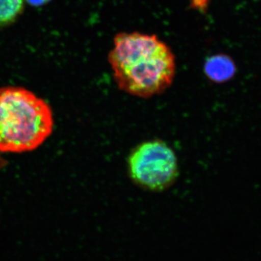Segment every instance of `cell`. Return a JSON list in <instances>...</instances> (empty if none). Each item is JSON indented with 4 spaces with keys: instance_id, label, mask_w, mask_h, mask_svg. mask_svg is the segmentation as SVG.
Here are the masks:
<instances>
[{
    "instance_id": "cell-4",
    "label": "cell",
    "mask_w": 261,
    "mask_h": 261,
    "mask_svg": "<svg viewBox=\"0 0 261 261\" xmlns=\"http://www.w3.org/2000/svg\"><path fill=\"white\" fill-rule=\"evenodd\" d=\"M204 72L212 82L224 83L236 74L237 66L231 57L224 54L216 55L206 60Z\"/></svg>"
},
{
    "instance_id": "cell-2",
    "label": "cell",
    "mask_w": 261,
    "mask_h": 261,
    "mask_svg": "<svg viewBox=\"0 0 261 261\" xmlns=\"http://www.w3.org/2000/svg\"><path fill=\"white\" fill-rule=\"evenodd\" d=\"M54 126L49 104L20 87L0 88V152H30L42 145Z\"/></svg>"
},
{
    "instance_id": "cell-3",
    "label": "cell",
    "mask_w": 261,
    "mask_h": 261,
    "mask_svg": "<svg viewBox=\"0 0 261 261\" xmlns=\"http://www.w3.org/2000/svg\"><path fill=\"white\" fill-rule=\"evenodd\" d=\"M127 170L130 180L140 188L149 192H163L177 180V157L164 141H145L130 152Z\"/></svg>"
},
{
    "instance_id": "cell-5",
    "label": "cell",
    "mask_w": 261,
    "mask_h": 261,
    "mask_svg": "<svg viewBox=\"0 0 261 261\" xmlns=\"http://www.w3.org/2000/svg\"><path fill=\"white\" fill-rule=\"evenodd\" d=\"M23 8L24 0H0V27L15 21Z\"/></svg>"
},
{
    "instance_id": "cell-1",
    "label": "cell",
    "mask_w": 261,
    "mask_h": 261,
    "mask_svg": "<svg viewBox=\"0 0 261 261\" xmlns=\"http://www.w3.org/2000/svg\"><path fill=\"white\" fill-rule=\"evenodd\" d=\"M109 62L118 87L138 97L163 93L172 84L176 71L170 48L155 35L141 33L116 35Z\"/></svg>"
}]
</instances>
